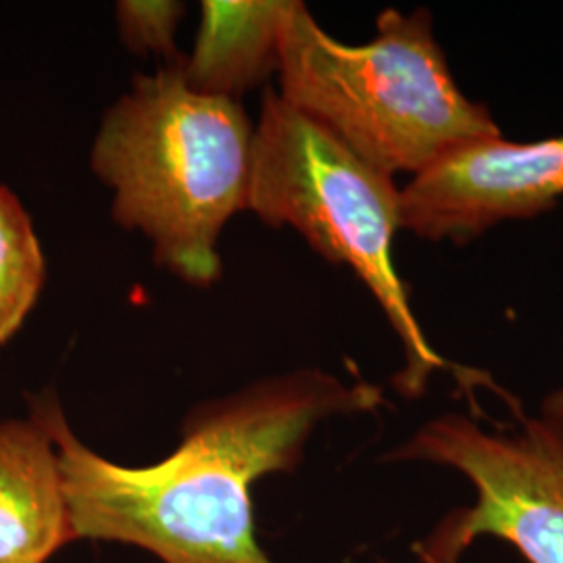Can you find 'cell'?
I'll return each instance as SVG.
<instances>
[{"instance_id": "cell-11", "label": "cell", "mask_w": 563, "mask_h": 563, "mask_svg": "<svg viewBox=\"0 0 563 563\" xmlns=\"http://www.w3.org/2000/svg\"><path fill=\"white\" fill-rule=\"evenodd\" d=\"M541 411H547L555 418H562L563 420V386L562 388H555L553 393H549L541 402Z\"/></svg>"}, {"instance_id": "cell-4", "label": "cell", "mask_w": 563, "mask_h": 563, "mask_svg": "<svg viewBox=\"0 0 563 563\" xmlns=\"http://www.w3.org/2000/svg\"><path fill=\"white\" fill-rule=\"evenodd\" d=\"M246 211L272 228H292L325 262L349 267L380 305L401 342L402 367L393 384L420 399L434 374L451 372L472 401L478 388L505 397L481 369L449 362L422 330L395 260L401 232V188L363 162L336 136L282 101L263 97L255 125Z\"/></svg>"}, {"instance_id": "cell-6", "label": "cell", "mask_w": 563, "mask_h": 563, "mask_svg": "<svg viewBox=\"0 0 563 563\" xmlns=\"http://www.w3.org/2000/svg\"><path fill=\"white\" fill-rule=\"evenodd\" d=\"M563 199V134L543 141L470 142L401 188V228L428 242L470 244L511 220H532Z\"/></svg>"}, {"instance_id": "cell-12", "label": "cell", "mask_w": 563, "mask_h": 563, "mask_svg": "<svg viewBox=\"0 0 563 563\" xmlns=\"http://www.w3.org/2000/svg\"><path fill=\"white\" fill-rule=\"evenodd\" d=\"M380 563H395V562H388V560H380ZM411 563H434L430 562V560H426V558H418V555H413V562Z\"/></svg>"}, {"instance_id": "cell-9", "label": "cell", "mask_w": 563, "mask_h": 563, "mask_svg": "<svg viewBox=\"0 0 563 563\" xmlns=\"http://www.w3.org/2000/svg\"><path fill=\"white\" fill-rule=\"evenodd\" d=\"M44 253L20 199L0 184V344L9 341L44 286Z\"/></svg>"}, {"instance_id": "cell-8", "label": "cell", "mask_w": 563, "mask_h": 563, "mask_svg": "<svg viewBox=\"0 0 563 563\" xmlns=\"http://www.w3.org/2000/svg\"><path fill=\"white\" fill-rule=\"evenodd\" d=\"M295 0H205L195 51L181 60L190 88L239 101L278 71L284 23Z\"/></svg>"}, {"instance_id": "cell-2", "label": "cell", "mask_w": 563, "mask_h": 563, "mask_svg": "<svg viewBox=\"0 0 563 563\" xmlns=\"http://www.w3.org/2000/svg\"><path fill=\"white\" fill-rule=\"evenodd\" d=\"M181 60L109 107L90 165L113 190L115 222L142 232L167 272L209 286L223 225L249 205L255 125L241 102L190 88Z\"/></svg>"}, {"instance_id": "cell-5", "label": "cell", "mask_w": 563, "mask_h": 563, "mask_svg": "<svg viewBox=\"0 0 563 563\" xmlns=\"http://www.w3.org/2000/svg\"><path fill=\"white\" fill-rule=\"evenodd\" d=\"M516 422L484 426L444 411L386 453V462L426 463L467 481L474 501L444 511L411 547L434 563H462L483 539H497L526 563H563V420L514 407Z\"/></svg>"}, {"instance_id": "cell-10", "label": "cell", "mask_w": 563, "mask_h": 563, "mask_svg": "<svg viewBox=\"0 0 563 563\" xmlns=\"http://www.w3.org/2000/svg\"><path fill=\"white\" fill-rule=\"evenodd\" d=\"M184 4L172 0H125L118 4L121 41L134 53H157L167 65L180 63L176 32Z\"/></svg>"}, {"instance_id": "cell-3", "label": "cell", "mask_w": 563, "mask_h": 563, "mask_svg": "<svg viewBox=\"0 0 563 563\" xmlns=\"http://www.w3.org/2000/svg\"><path fill=\"white\" fill-rule=\"evenodd\" d=\"M280 99L386 176H418L451 151L501 136L453 78L428 9H386L376 36L346 44L295 0L282 32Z\"/></svg>"}, {"instance_id": "cell-1", "label": "cell", "mask_w": 563, "mask_h": 563, "mask_svg": "<svg viewBox=\"0 0 563 563\" xmlns=\"http://www.w3.org/2000/svg\"><path fill=\"white\" fill-rule=\"evenodd\" d=\"M380 405L378 384L318 367L272 376L192 409L178 449L142 467L81 443L53 393L32 399V418L57 449L76 541L141 547L163 563H276L255 534L253 486L292 472L318 426Z\"/></svg>"}, {"instance_id": "cell-7", "label": "cell", "mask_w": 563, "mask_h": 563, "mask_svg": "<svg viewBox=\"0 0 563 563\" xmlns=\"http://www.w3.org/2000/svg\"><path fill=\"white\" fill-rule=\"evenodd\" d=\"M74 541L48 432L32 416L0 422V563H46Z\"/></svg>"}]
</instances>
